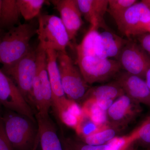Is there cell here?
Wrapping results in <instances>:
<instances>
[{"instance_id": "cell-1", "label": "cell", "mask_w": 150, "mask_h": 150, "mask_svg": "<svg viewBox=\"0 0 150 150\" xmlns=\"http://www.w3.org/2000/svg\"><path fill=\"white\" fill-rule=\"evenodd\" d=\"M36 31L32 25L20 24L0 36V64L4 68L13 66L27 54Z\"/></svg>"}, {"instance_id": "cell-2", "label": "cell", "mask_w": 150, "mask_h": 150, "mask_svg": "<svg viewBox=\"0 0 150 150\" xmlns=\"http://www.w3.org/2000/svg\"><path fill=\"white\" fill-rule=\"evenodd\" d=\"M9 141L15 150H33L38 139V129L29 118L9 110L1 117Z\"/></svg>"}, {"instance_id": "cell-3", "label": "cell", "mask_w": 150, "mask_h": 150, "mask_svg": "<svg viewBox=\"0 0 150 150\" xmlns=\"http://www.w3.org/2000/svg\"><path fill=\"white\" fill-rule=\"evenodd\" d=\"M57 63L62 86L67 98L78 104L83 102L91 88L79 67L67 52H57Z\"/></svg>"}, {"instance_id": "cell-4", "label": "cell", "mask_w": 150, "mask_h": 150, "mask_svg": "<svg viewBox=\"0 0 150 150\" xmlns=\"http://www.w3.org/2000/svg\"><path fill=\"white\" fill-rule=\"evenodd\" d=\"M36 33L40 45L46 51L67 52L71 40L61 18L54 15H40Z\"/></svg>"}, {"instance_id": "cell-5", "label": "cell", "mask_w": 150, "mask_h": 150, "mask_svg": "<svg viewBox=\"0 0 150 150\" xmlns=\"http://www.w3.org/2000/svg\"><path fill=\"white\" fill-rule=\"evenodd\" d=\"M4 72L10 77L30 106L33 104L32 90L36 74V48H31L25 56L15 64L4 68Z\"/></svg>"}, {"instance_id": "cell-6", "label": "cell", "mask_w": 150, "mask_h": 150, "mask_svg": "<svg viewBox=\"0 0 150 150\" xmlns=\"http://www.w3.org/2000/svg\"><path fill=\"white\" fill-rule=\"evenodd\" d=\"M76 64L88 84L108 80L119 74L121 69L117 60L96 56L77 57Z\"/></svg>"}, {"instance_id": "cell-7", "label": "cell", "mask_w": 150, "mask_h": 150, "mask_svg": "<svg viewBox=\"0 0 150 150\" xmlns=\"http://www.w3.org/2000/svg\"><path fill=\"white\" fill-rule=\"evenodd\" d=\"M47 68L50 81L52 97V107L56 117L61 121L62 116L74 104V101L67 98L61 81L57 63V51H46Z\"/></svg>"}, {"instance_id": "cell-8", "label": "cell", "mask_w": 150, "mask_h": 150, "mask_svg": "<svg viewBox=\"0 0 150 150\" xmlns=\"http://www.w3.org/2000/svg\"><path fill=\"white\" fill-rule=\"evenodd\" d=\"M0 105L36 123L31 106L13 80L0 70Z\"/></svg>"}, {"instance_id": "cell-9", "label": "cell", "mask_w": 150, "mask_h": 150, "mask_svg": "<svg viewBox=\"0 0 150 150\" xmlns=\"http://www.w3.org/2000/svg\"><path fill=\"white\" fill-rule=\"evenodd\" d=\"M117 60L126 72L143 79L150 67V55L140 44L130 40L122 48Z\"/></svg>"}, {"instance_id": "cell-10", "label": "cell", "mask_w": 150, "mask_h": 150, "mask_svg": "<svg viewBox=\"0 0 150 150\" xmlns=\"http://www.w3.org/2000/svg\"><path fill=\"white\" fill-rule=\"evenodd\" d=\"M115 21L119 30L127 37L142 35L150 21V10L142 1L137 2Z\"/></svg>"}, {"instance_id": "cell-11", "label": "cell", "mask_w": 150, "mask_h": 150, "mask_svg": "<svg viewBox=\"0 0 150 150\" xmlns=\"http://www.w3.org/2000/svg\"><path fill=\"white\" fill-rule=\"evenodd\" d=\"M142 111L139 103L123 95L115 100L107 110L108 121L111 126L120 129L127 126Z\"/></svg>"}, {"instance_id": "cell-12", "label": "cell", "mask_w": 150, "mask_h": 150, "mask_svg": "<svg viewBox=\"0 0 150 150\" xmlns=\"http://www.w3.org/2000/svg\"><path fill=\"white\" fill-rule=\"evenodd\" d=\"M61 15L70 40H74L83 22L76 0L51 1Z\"/></svg>"}, {"instance_id": "cell-13", "label": "cell", "mask_w": 150, "mask_h": 150, "mask_svg": "<svg viewBox=\"0 0 150 150\" xmlns=\"http://www.w3.org/2000/svg\"><path fill=\"white\" fill-rule=\"evenodd\" d=\"M115 81L131 99L150 107V90L144 79L125 72L119 74Z\"/></svg>"}, {"instance_id": "cell-14", "label": "cell", "mask_w": 150, "mask_h": 150, "mask_svg": "<svg viewBox=\"0 0 150 150\" xmlns=\"http://www.w3.org/2000/svg\"><path fill=\"white\" fill-rule=\"evenodd\" d=\"M38 139L42 150H64L57 134L56 126L49 115H35Z\"/></svg>"}, {"instance_id": "cell-15", "label": "cell", "mask_w": 150, "mask_h": 150, "mask_svg": "<svg viewBox=\"0 0 150 150\" xmlns=\"http://www.w3.org/2000/svg\"><path fill=\"white\" fill-rule=\"evenodd\" d=\"M109 30L100 33L98 36L96 56L102 59L118 58L122 48L128 42Z\"/></svg>"}, {"instance_id": "cell-16", "label": "cell", "mask_w": 150, "mask_h": 150, "mask_svg": "<svg viewBox=\"0 0 150 150\" xmlns=\"http://www.w3.org/2000/svg\"><path fill=\"white\" fill-rule=\"evenodd\" d=\"M79 10L90 24L97 23L105 30H109L104 16L107 12L108 0H76Z\"/></svg>"}, {"instance_id": "cell-17", "label": "cell", "mask_w": 150, "mask_h": 150, "mask_svg": "<svg viewBox=\"0 0 150 150\" xmlns=\"http://www.w3.org/2000/svg\"><path fill=\"white\" fill-rule=\"evenodd\" d=\"M36 75L39 79L43 97L49 109L52 107V97L50 81L47 68L46 51L38 45L36 48Z\"/></svg>"}, {"instance_id": "cell-18", "label": "cell", "mask_w": 150, "mask_h": 150, "mask_svg": "<svg viewBox=\"0 0 150 150\" xmlns=\"http://www.w3.org/2000/svg\"><path fill=\"white\" fill-rule=\"evenodd\" d=\"M124 94L125 93L123 89L115 81L107 84L91 88L88 92L85 100L92 99L114 101Z\"/></svg>"}, {"instance_id": "cell-19", "label": "cell", "mask_w": 150, "mask_h": 150, "mask_svg": "<svg viewBox=\"0 0 150 150\" xmlns=\"http://www.w3.org/2000/svg\"><path fill=\"white\" fill-rule=\"evenodd\" d=\"M21 13L17 0H2L0 15V28H11L17 23Z\"/></svg>"}, {"instance_id": "cell-20", "label": "cell", "mask_w": 150, "mask_h": 150, "mask_svg": "<svg viewBox=\"0 0 150 150\" xmlns=\"http://www.w3.org/2000/svg\"><path fill=\"white\" fill-rule=\"evenodd\" d=\"M88 31L81 42L76 47L77 57L96 56L97 40L99 34V25L97 23L90 24Z\"/></svg>"}, {"instance_id": "cell-21", "label": "cell", "mask_w": 150, "mask_h": 150, "mask_svg": "<svg viewBox=\"0 0 150 150\" xmlns=\"http://www.w3.org/2000/svg\"><path fill=\"white\" fill-rule=\"evenodd\" d=\"M82 112L99 125L109 124L108 121L107 111L101 109L94 100H86L82 103Z\"/></svg>"}, {"instance_id": "cell-22", "label": "cell", "mask_w": 150, "mask_h": 150, "mask_svg": "<svg viewBox=\"0 0 150 150\" xmlns=\"http://www.w3.org/2000/svg\"><path fill=\"white\" fill-rule=\"evenodd\" d=\"M119 129L110 125L82 139L83 143L92 146L106 144L116 137Z\"/></svg>"}, {"instance_id": "cell-23", "label": "cell", "mask_w": 150, "mask_h": 150, "mask_svg": "<svg viewBox=\"0 0 150 150\" xmlns=\"http://www.w3.org/2000/svg\"><path fill=\"white\" fill-rule=\"evenodd\" d=\"M109 125L110 124L103 126L98 125L82 112L74 129L77 134L83 139L104 129Z\"/></svg>"}, {"instance_id": "cell-24", "label": "cell", "mask_w": 150, "mask_h": 150, "mask_svg": "<svg viewBox=\"0 0 150 150\" xmlns=\"http://www.w3.org/2000/svg\"><path fill=\"white\" fill-rule=\"evenodd\" d=\"M45 2L44 0H17L21 15L27 21L38 15Z\"/></svg>"}, {"instance_id": "cell-25", "label": "cell", "mask_w": 150, "mask_h": 150, "mask_svg": "<svg viewBox=\"0 0 150 150\" xmlns=\"http://www.w3.org/2000/svg\"><path fill=\"white\" fill-rule=\"evenodd\" d=\"M137 2L136 0H108L107 12L115 20Z\"/></svg>"}, {"instance_id": "cell-26", "label": "cell", "mask_w": 150, "mask_h": 150, "mask_svg": "<svg viewBox=\"0 0 150 150\" xmlns=\"http://www.w3.org/2000/svg\"><path fill=\"white\" fill-rule=\"evenodd\" d=\"M138 128V139L137 141L142 144L150 147V115Z\"/></svg>"}, {"instance_id": "cell-27", "label": "cell", "mask_w": 150, "mask_h": 150, "mask_svg": "<svg viewBox=\"0 0 150 150\" xmlns=\"http://www.w3.org/2000/svg\"><path fill=\"white\" fill-rule=\"evenodd\" d=\"M71 150H110L108 143L99 146H92L87 144L83 142L67 141Z\"/></svg>"}, {"instance_id": "cell-28", "label": "cell", "mask_w": 150, "mask_h": 150, "mask_svg": "<svg viewBox=\"0 0 150 150\" xmlns=\"http://www.w3.org/2000/svg\"><path fill=\"white\" fill-rule=\"evenodd\" d=\"M0 150H14L6 134L2 118L0 116Z\"/></svg>"}, {"instance_id": "cell-29", "label": "cell", "mask_w": 150, "mask_h": 150, "mask_svg": "<svg viewBox=\"0 0 150 150\" xmlns=\"http://www.w3.org/2000/svg\"><path fill=\"white\" fill-rule=\"evenodd\" d=\"M130 139L123 145L119 150H134L133 148L134 143L137 142L138 139V129L134 130L133 132L130 134Z\"/></svg>"}, {"instance_id": "cell-30", "label": "cell", "mask_w": 150, "mask_h": 150, "mask_svg": "<svg viewBox=\"0 0 150 150\" xmlns=\"http://www.w3.org/2000/svg\"><path fill=\"white\" fill-rule=\"evenodd\" d=\"M138 36L140 45L145 51L150 54V33H144Z\"/></svg>"}, {"instance_id": "cell-31", "label": "cell", "mask_w": 150, "mask_h": 150, "mask_svg": "<svg viewBox=\"0 0 150 150\" xmlns=\"http://www.w3.org/2000/svg\"><path fill=\"white\" fill-rule=\"evenodd\" d=\"M145 80L150 90V67L147 71L145 75Z\"/></svg>"}, {"instance_id": "cell-32", "label": "cell", "mask_w": 150, "mask_h": 150, "mask_svg": "<svg viewBox=\"0 0 150 150\" xmlns=\"http://www.w3.org/2000/svg\"><path fill=\"white\" fill-rule=\"evenodd\" d=\"M147 33H150V21L146 25L144 28L143 34Z\"/></svg>"}, {"instance_id": "cell-33", "label": "cell", "mask_w": 150, "mask_h": 150, "mask_svg": "<svg viewBox=\"0 0 150 150\" xmlns=\"http://www.w3.org/2000/svg\"><path fill=\"white\" fill-rule=\"evenodd\" d=\"M62 143L63 144L64 150H71L67 141H64V142H62Z\"/></svg>"}, {"instance_id": "cell-34", "label": "cell", "mask_w": 150, "mask_h": 150, "mask_svg": "<svg viewBox=\"0 0 150 150\" xmlns=\"http://www.w3.org/2000/svg\"><path fill=\"white\" fill-rule=\"evenodd\" d=\"M142 2L150 10V0H143Z\"/></svg>"}, {"instance_id": "cell-35", "label": "cell", "mask_w": 150, "mask_h": 150, "mask_svg": "<svg viewBox=\"0 0 150 150\" xmlns=\"http://www.w3.org/2000/svg\"><path fill=\"white\" fill-rule=\"evenodd\" d=\"M1 0H0V15H1Z\"/></svg>"}, {"instance_id": "cell-36", "label": "cell", "mask_w": 150, "mask_h": 150, "mask_svg": "<svg viewBox=\"0 0 150 150\" xmlns=\"http://www.w3.org/2000/svg\"></svg>"}]
</instances>
